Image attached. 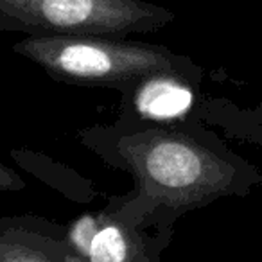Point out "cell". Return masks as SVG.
I'll return each mask as SVG.
<instances>
[{
  "label": "cell",
  "instance_id": "cell-1",
  "mask_svg": "<svg viewBox=\"0 0 262 262\" xmlns=\"http://www.w3.org/2000/svg\"><path fill=\"white\" fill-rule=\"evenodd\" d=\"M119 153L155 203L176 212L207 207L225 196H246L262 172L215 139L174 129L126 137Z\"/></svg>",
  "mask_w": 262,
  "mask_h": 262
},
{
  "label": "cell",
  "instance_id": "cell-2",
  "mask_svg": "<svg viewBox=\"0 0 262 262\" xmlns=\"http://www.w3.org/2000/svg\"><path fill=\"white\" fill-rule=\"evenodd\" d=\"M16 54L38 63L54 79L74 84L131 90L157 72L198 76L182 56L162 45L137 43L112 36H27L13 47Z\"/></svg>",
  "mask_w": 262,
  "mask_h": 262
},
{
  "label": "cell",
  "instance_id": "cell-3",
  "mask_svg": "<svg viewBox=\"0 0 262 262\" xmlns=\"http://www.w3.org/2000/svg\"><path fill=\"white\" fill-rule=\"evenodd\" d=\"M171 20V11L146 0H0V31L27 36L126 38Z\"/></svg>",
  "mask_w": 262,
  "mask_h": 262
},
{
  "label": "cell",
  "instance_id": "cell-4",
  "mask_svg": "<svg viewBox=\"0 0 262 262\" xmlns=\"http://www.w3.org/2000/svg\"><path fill=\"white\" fill-rule=\"evenodd\" d=\"M196 79L198 76L178 72L151 74L129 90L133 108L146 120H183L196 104Z\"/></svg>",
  "mask_w": 262,
  "mask_h": 262
},
{
  "label": "cell",
  "instance_id": "cell-5",
  "mask_svg": "<svg viewBox=\"0 0 262 262\" xmlns=\"http://www.w3.org/2000/svg\"><path fill=\"white\" fill-rule=\"evenodd\" d=\"M133 246L127 233L115 223H102L92 243L88 262H131Z\"/></svg>",
  "mask_w": 262,
  "mask_h": 262
},
{
  "label": "cell",
  "instance_id": "cell-6",
  "mask_svg": "<svg viewBox=\"0 0 262 262\" xmlns=\"http://www.w3.org/2000/svg\"><path fill=\"white\" fill-rule=\"evenodd\" d=\"M226 120L237 137L262 147V101L248 110L233 108Z\"/></svg>",
  "mask_w": 262,
  "mask_h": 262
},
{
  "label": "cell",
  "instance_id": "cell-7",
  "mask_svg": "<svg viewBox=\"0 0 262 262\" xmlns=\"http://www.w3.org/2000/svg\"><path fill=\"white\" fill-rule=\"evenodd\" d=\"M101 226H102L101 219L88 214L81 215L77 221H74L69 230V235H67V243L70 246V251H74V253L83 258H88L92 243H94Z\"/></svg>",
  "mask_w": 262,
  "mask_h": 262
},
{
  "label": "cell",
  "instance_id": "cell-8",
  "mask_svg": "<svg viewBox=\"0 0 262 262\" xmlns=\"http://www.w3.org/2000/svg\"><path fill=\"white\" fill-rule=\"evenodd\" d=\"M0 262H58L45 250L31 246L18 239H0ZM61 262H65L63 255Z\"/></svg>",
  "mask_w": 262,
  "mask_h": 262
},
{
  "label": "cell",
  "instance_id": "cell-9",
  "mask_svg": "<svg viewBox=\"0 0 262 262\" xmlns=\"http://www.w3.org/2000/svg\"><path fill=\"white\" fill-rule=\"evenodd\" d=\"M22 187L18 174L15 171H11L9 167L0 164V190H15Z\"/></svg>",
  "mask_w": 262,
  "mask_h": 262
}]
</instances>
